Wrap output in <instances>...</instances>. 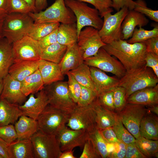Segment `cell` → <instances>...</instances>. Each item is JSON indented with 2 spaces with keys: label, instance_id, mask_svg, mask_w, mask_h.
I'll return each mask as SVG.
<instances>
[{
  "label": "cell",
  "instance_id": "obj_1",
  "mask_svg": "<svg viewBox=\"0 0 158 158\" xmlns=\"http://www.w3.org/2000/svg\"><path fill=\"white\" fill-rule=\"evenodd\" d=\"M102 47L118 59L127 72L145 64V58L147 52L144 42L130 44L125 40L120 39L107 44Z\"/></svg>",
  "mask_w": 158,
  "mask_h": 158
},
{
  "label": "cell",
  "instance_id": "obj_2",
  "mask_svg": "<svg viewBox=\"0 0 158 158\" xmlns=\"http://www.w3.org/2000/svg\"><path fill=\"white\" fill-rule=\"evenodd\" d=\"M158 77L150 67L144 66L127 72L121 78L118 86L124 88L126 97H128L134 92L146 87L156 86Z\"/></svg>",
  "mask_w": 158,
  "mask_h": 158
},
{
  "label": "cell",
  "instance_id": "obj_3",
  "mask_svg": "<svg viewBox=\"0 0 158 158\" xmlns=\"http://www.w3.org/2000/svg\"><path fill=\"white\" fill-rule=\"evenodd\" d=\"M34 23L33 20L28 14L8 13L3 24L2 37L12 44L27 35Z\"/></svg>",
  "mask_w": 158,
  "mask_h": 158
},
{
  "label": "cell",
  "instance_id": "obj_4",
  "mask_svg": "<svg viewBox=\"0 0 158 158\" xmlns=\"http://www.w3.org/2000/svg\"><path fill=\"white\" fill-rule=\"evenodd\" d=\"M64 1L75 17L78 37L80 31L85 27H92L99 30L101 28L103 20L96 9L78 0H64Z\"/></svg>",
  "mask_w": 158,
  "mask_h": 158
},
{
  "label": "cell",
  "instance_id": "obj_5",
  "mask_svg": "<svg viewBox=\"0 0 158 158\" xmlns=\"http://www.w3.org/2000/svg\"><path fill=\"white\" fill-rule=\"evenodd\" d=\"M28 14L35 23H59L69 24L76 22L75 16L66 6L64 0H56L45 10L36 13L31 12Z\"/></svg>",
  "mask_w": 158,
  "mask_h": 158
},
{
  "label": "cell",
  "instance_id": "obj_6",
  "mask_svg": "<svg viewBox=\"0 0 158 158\" xmlns=\"http://www.w3.org/2000/svg\"><path fill=\"white\" fill-rule=\"evenodd\" d=\"M68 115L48 104L37 120L39 130L46 134L56 135L66 126Z\"/></svg>",
  "mask_w": 158,
  "mask_h": 158
},
{
  "label": "cell",
  "instance_id": "obj_7",
  "mask_svg": "<svg viewBox=\"0 0 158 158\" xmlns=\"http://www.w3.org/2000/svg\"><path fill=\"white\" fill-rule=\"evenodd\" d=\"M44 87L49 104L69 115L77 104L71 98L67 82L60 81Z\"/></svg>",
  "mask_w": 158,
  "mask_h": 158
},
{
  "label": "cell",
  "instance_id": "obj_8",
  "mask_svg": "<svg viewBox=\"0 0 158 158\" xmlns=\"http://www.w3.org/2000/svg\"><path fill=\"white\" fill-rule=\"evenodd\" d=\"M129 10L125 7L114 14L109 13L104 16L103 25L99 33L105 44L122 39V24Z\"/></svg>",
  "mask_w": 158,
  "mask_h": 158
},
{
  "label": "cell",
  "instance_id": "obj_9",
  "mask_svg": "<svg viewBox=\"0 0 158 158\" xmlns=\"http://www.w3.org/2000/svg\"><path fill=\"white\" fill-rule=\"evenodd\" d=\"M30 139L34 158H59L62 152L55 135L46 134L38 130Z\"/></svg>",
  "mask_w": 158,
  "mask_h": 158
},
{
  "label": "cell",
  "instance_id": "obj_10",
  "mask_svg": "<svg viewBox=\"0 0 158 158\" xmlns=\"http://www.w3.org/2000/svg\"><path fill=\"white\" fill-rule=\"evenodd\" d=\"M94 102L85 106L77 105L68 115L67 126L71 129L84 130L89 133L93 131L97 128Z\"/></svg>",
  "mask_w": 158,
  "mask_h": 158
},
{
  "label": "cell",
  "instance_id": "obj_11",
  "mask_svg": "<svg viewBox=\"0 0 158 158\" xmlns=\"http://www.w3.org/2000/svg\"><path fill=\"white\" fill-rule=\"evenodd\" d=\"M83 63L89 66L96 67L114 74L119 79L122 78L126 72L121 62L113 57L102 47L95 55L85 59Z\"/></svg>",
  "mask_w": 158,
  "mask_h": 158
},
{
  "label": "cell",
  "instance_id": "obj_12",
  "mask_svg": "<svg viewBox=\"0 0 158 158\" xmlns=\"http://www.w3.org/2000/svg\"><path fill=\"white\" fill-rule=\"evenodd\" d=\"M148 111L144 105L127 103L118 113L124 126L135 139L140 136L139 133L140 122Z\"/></svg>",
  "mask_w": 158,
  "mask_h": 158
},
{
  "label": "cell",
  "instance_id": "obj_13",
  "mask_svg": "<svg viewBox=\"0 0 158 158\" xmlns=\"http://www.w3.org/2000/svg\"><path fill=\"white\" fill-rule=\"evenodd\" d=\"M77 44L84 59L95 55L99 50L106 44L102 41L99 30L91 26H86L80 32Z\"/></svg>",
  "mask_w": 158,
  "mask_h": 158
},
{
  "label": "cell",
  "instance_id": "obj_14",
  "mask_svg": "<svg viewBox=\"0 0 158 158\" xmlns=\"http://www.w3.org/2000/svg\"><path fill=\"white\" fill-rule=\"evenodd\" d=\"M14 61H38L41 49L37 41L26 35L12 44Z\"/></svg>",
  "mask_w": 158,
  "mask_h": 158
},
{
  "label": "cell",
  "instance_id": "obj_15",
  "mask_svg": "<svg viewBox=\"0 0 158 158\" xmlns=\"http://www.w3.org/2000/svg\"><path fill=\"white\" fill-rule=\"evenodd\" d=\"M61 151H72L77 147H82L89 138V133L84 130L68 128L66 126L56 135Z\"/></svg>",
  "mask_w": 158,
  "mask_h": 158
},
{
  "label": "cell",
  "instance_id": "obj_16",
  "mask_svg": "<svg viewBox=\"0 0 158 158\" xmlns=\"http://www.w3.org/2000/svg\"><path fill=\"white\" fill-rule=\"evenodd\" d=\"M49 103L47 92L44 88L37 93L36 97L33 94L30 95L28 99L19 107L22 115L37 120Z\"/></svg>",
  "mask_w": 158,
  "mask_h": 158
},
{
  "label": "cell",
  "instance_id": "obj_17",
  "mask_svg": "<svg viewBox=\"0 0 158 158\" xmlns=\"http://www.w3.org/2000/svg\"><path fill=\"white\" fill-rule=\"evenodd\" d=\"M21 82L13 78L8 73L3 79V89L0 99L20 106L26 101L27 97L21 90Z\"/></svg>",
  "mask_w": 158,
  "mask_h": 158
},
{
  "label": "cell",
  "instance_id": "obj_18",
  "mask_svg": "<svg viewBox=\"0 0 158 158\" xmlns=\"http://www.w3.org/2000/svg\"><path fill=\"white\" fill-rule=\"evenodd\" d=\"M83 62L82 53L76 43L67 47L65 53L59 64L61 72L64 75L70 71L78 67Z\"/></svg>",
  "mask_w": 158,
  "mask_h": 158
},
{
  "label": "cell",
  "instance_id": "obj_19",
  "mask_svg": "<svg viewBox=\"0 0 158 158\" xmlns=\"http://www.w3.org/2000/svg\"><path fill=\"white\" fill-rule=\"evenodd\" d=\"M148 20L143 14L134 9L129 10L122 24V39L130 38L137 26L142 27L147 25Z\"/></svg>",
  "mask_w": 158,
  "mask_h": 158
},
{
  "label": "cell",
  "instance_id": "obj_20",
  "mask_svg": "<svg viewBox=\"0 0 158 158\" xmlns=\"http://www.w3.org/2000/svg\"><path fill=\"white\" fill-rule=\"evenodd\" d=\"M38 70L41 75L44 86L62 81L64 78L59 63L40 59L38 61Z\"/></svg>",
  "mask_w": 158,
  "mask_h": 158
},
{
  "label": "cell",
  "instance_id": "obj_21",
  "mask_svg": "<svg viewBox=\"0 0 158 158\" xmlns=\"http://www.w3.org/2000/svg\"><path fill=\"white\" fill-rule=\"evenodd\" d=\"M127 103L144 105L145 106L158 104V84L156 86L138 90L126 99Z\"/></svg>",
  "mask_w": 158,
  "mask_h": 158
},
{
  "label": "cell",
  "instance_id": "obj_22",
  "mask_svg": "<svg viewBox=\"0 0 158 158\" xmlns=\"http://www.w3.org/2000/svg\"><path fill=\"white\" fill-rule=\"evenodd\" d=\"M38 61H14L8 73L15 79L22 82L38 69Z\"/></svg>",
  "mask_w": 158,
  "mask_h": 158
},
{
  "label": "cell",
  "instance_id": "obj_23",
  "mask_svg": "<svg viewBox=\"0 0 158 158\" xmlns=\"http://www.w3.org/2000/svg\"><path fill=\"white\" fill-rule=\"evenodd\" d=\"M97 98L94 102L97 128L101 130L113 127L115 123L118 113L102 105Z\"/></svg>",
  "mask_w": 158,
  "mask_h": 158
},
{
  "label": "cell",
  "instance_id": "obj_24",
  "mask_svg": "<svg viewBox=\"0 0 158 158\" xmlns=\"http://www.w3.org/2000/svg\"><path fill=\"white\" fill-rule=\"evenodd\" d=\"M91 75L99 93L111 90L118 85L119 79L109 76L102 71L96 67H90Z\"/></svg>",
  "mask_w": 158,
  "mask_h": 158
},
{
  "label": "cell",
  "instance_id": "obj_25",
  "mask_svg": "<svg viewBox=\"0 0 158 158\" xmlns=\"http://www.w3.org/2000/svg\"><path fill=\"white\" fill-rule=\"evenodd\" d=\"M139 133L140 136L147 139L158 140V116L148 111L141 120Z\"/></svg>",
  "mask_w": 158,
  "mask_h": 158
},
{
  "label": "cell",
  "instance_id": "obj_26",
  "mask_svg": "<svg viewBox=\"0 0 158 158\" xmlns=\"http://www.w3.org/2000/svg\"><path fill=\"white\" fill-rule=\"evenodd\" d=\"M14 124L18 140L30 139L39 130L37 120L23 115Z\"/></svg>",
  "mask_w": 158,
  "mask_h": 158
},
{
  "label": "cell",
  "instance_id": "obj_27",
  "mask_svg": "<svg viewBox=\"0 0 158 158\" xmlns=\"http://www.w3.org/2000/svg\"><path fill=\"white\" fill-rule=\"evenodd\" d=\"M22 115L19 106L0 99V126L14 124Z\"/></svg>",
  "mask_w": 158,
  "mask_h": 158
},
{
  "label": "cell",
  "instance_id": "obj_28",
  "mask_svg": "<svg viewBox=\"0 0 158 158\" xmlns=\"http://www.w3.org/2000/svg\"><path fill=\"white\" fill-rule=\"evenodd\" d=\"M13 61L12 44L6 38H2L0 40V80L8 74Z\"/></svg>",
  "mask_w": 158,
  "mask_h": 158
},
{
  "label": "cell",
  "instance_id": "obj_29",
  "mask_svg": "<svg viewBox=\"0 0 158 158\" xmlns=\"http://www.w3.org/2000/svg\"><path fill=\"white\" fill-rule=\"evenodd\" d=\"M57 42L66 47L77 43L78 35L76 23H62L59 25L57 33Z\"/></svg>",
  "mask_w": 158,
  "mask_h": 158
},
{
  "label": "cell",
  "instance_id": "obj_30",
  "mask_svg": "<svg viewBox=\"0 0 158 158\" xmlns=\"http://www.w3.org/2000/svg\"><path fill=\"white\" fill-rule=\"evenodd\" d=\"M44 87L38 69L21 82V90L27 97L31 94L37 93L43 89Z\"/></svg>",
  "mask_w": 158,
  "mask_h": 158
},
{
  "label": "cell",
  "instance_id": "obj_31",
  "mask_svg": "<svg viewBox=\"0 0 158 158\" xmlns=\"http://www.w3.org/2000/svg\"><path fill=\"white\" fill-rule=\"evenodd\" d=\"M69 72L81 85L98 93L92 78L89 66L83 63L76 68L70 71Z\"/></svg>",
  "mask_w": 158,
  "mask_h": 158
},
{
  "label": "cell",
  "instance_id": "obj_32",
  "mask_svg": "<svg viewBox=\"0 0 158 158\" xmlns=\"http://www.w3.org/2000/svg\"><path fill=\"white\" fill-rule=\"evenodd\" d=\"M13 158H34L32 144L30 139H17L10 144Z\"/></svg>",
  "mask_w": 158,
  "mask_h": 158
},
{
  "label": "cell",
  "instance_id": "obj_33",
  "mask_svg": "<svg viewBox=\"0 0 158 158\" xmlns=\"http://www.w3.org/2000/svg\"><path fill=\"white\" fill-rule=\"evenodd\" d=\"M67 49V47L57 42L41 50L40 59L56 63H59Z\"/></svg>",
  "mask_w": 158,
  "mask_h": 158
},
{
  "label": "cell",
  "instance_id": "obj_34",
  "mask_svg": "<svg viewBox=\"0 0 158 158\" xmlns=\"http://www.w3.org/2000/svg\"><path fill=\"white\" fill-rule=\"evenodd\" d=\"M59 23H43L33 24L27 35L38 41L58 28Z\"/></svg>",
  "mask_w": 158,
  "mask_h": 158
},
{
  "label": "cell",
  "instance_id": "obj_35",
  "mask_svg": "<svg viewBox=\"0 0 158 158\" xmlns=\"http://www.w3.org/2000/svg\"><path fill=\"white\" fill-rule=\"evenodd\" d=\"M135 144L146 158L153 157H157L158 140L148 139L140 136L135 139Z\"/></svg>",
  "mask_w": 158,
  "mask_h": 158
},
{
  "label": "cell",
  "instance_id": "obj_36",
  "mask_svg": "<svg viewBox=\"0 0 158 158\" xmlns=\"http://www.w3.org/2000/svg\"><path fill=\"white\" fill-rule=\"evenodd\" d=\"M158 36V26L156 25L152 30H147L139 27L135 29L131 37L127 41L129 43L144 42L147 40Z\"/></svg>",
  "mask_w": 158,
  "mask_h": 158
},
{
  "label": "cell",
  "instance_id": "obj_37",
  "mask_svg": "<svg viewBox=\"0 0 158 158\" xmlns=\"http://www.w3.org/2000/svg\"><path fill=\"white\" fill-rule=\"evenodd\" d=\"M89 138L100 155L101 158H108L107 150V142L102 136L99 129L96 128L89 133Z\"/></svg>",
  "mask_w": 158,
  "mask_h": 158
},
{
  "label": "cell",
  "instance_id": "obj_38",
  "mask_svg": "<svg viewBox=\"0 0 158 158\" xmlns=\"http://www.w3.org/2000/svg\"><path fill=\"white\" fill-rule=\"evenodd\" d=\"M113 128L119 140L127 145L135 143V138L124 126L118 114Z\"/></svg>",
  "mask_w": 158,
  "mask_h": 158
},
{
  "label": "cell",
  "instance_id": "obj_39",
  "mask_svg": "<svg viewBox=\"0 0 158 158\" xmlns=\"http://www.w3.org/2000/svg\"><path fill=\"white\" fill-rule=\"evenodd\" d=\"M7 9L8 13L33 12L32 8L24 0H7Z\"/></svg>",
  "mask_w": 158,
  "mask_h": 158
},
{
  "label": "cell",
  "instance_id": "obj_40",
  "mask_svg": "<svg viewBox=\"0 0 158 158\" xmlns=\"http://www.w3.org/2000/svg\"><path fill=\"white\" fill-rule=\"evenodd\" d=\"M111 90L113 92L115 111L118 113L127 104L125 90L123 87L118 86Z\"/></svg>",
  "mask_w": 158,
  "mask_h": 158
},
{
  "label": "cell",
  "instance_id": "obj_41",
  "mask_svg": "<svg viewBox=\"0 0 158 158\" xmlns=\"http://www.w3.org/2000/svg\"><path fill=\"white\" fill-rule=\"evenodd\" d=\"M80 1L89 3L93 5L99 12L102 18L106 14L112 13V0H78Z\"/></svg>",
  "mask_w": 158,
  "mask_h": 158
},
{
  "label": "cell",
  "instance_id": "obj_42",
  "mask_svg": "<svg viewBox=\"0 0 158 158\" xmlns=\"http://www.w3.org/2000/svg\"><path fill=\"white\" fill-rule=\"evenodd\" d=\"M81 86L80 94L77 104L79 106L83 107L92 103L97 98L98 93L85 87Z\"/></svg>",
  "mask_w": 158,
  "mask_h": 158
},
{
  "label": "cell",
  "instance_id": "obj_43",
  "mask_svg": "<svg viewBox=\"0 0 158 158\" xmlns=\"http://www.w3.org/2000/svg\"><path fill=\"white\" fill-rule=\"evenodd\" d=\"M134 10L147 16L151 20L158 22V11L154 10L147 6L144 0H137Z\"/></svg>",
  "mask_w": 158,
  "mask_h": 158
},
{
  "label": "cell",
  "instance_id": "obj_44",
  "mask_svg": "<svg viewBox=\"0 0 158 158\" xmlns=\"http://www.w3.org/2000/svg\"><path fill=\"white\" fill-rule=\"evenodd\" d=\"M66 75L68 76V78L67 83L70 96L73 101L77 104L80 94L81 85L69 72L67 73Z\"/></svg>",
  "mask_w": 158,
  "mask_h": 158
},
{
  "label": "cell",
  "instance_id": "obj_45",
  "mask_svg": "<svg viewBox=\"0 0 158 158\" xmlns=\"http://www.w3.org/2000/svg\"><path fill=\"white\" fill-rule=\"evenodd\" d=\"M97 98L98 102L102 105L115 112L113 92L111 90L99 93Z\"/></svg>",
  "mask_w": 158,
  "mask_h": 158
},
{
  "label": "cell",
  "instance_id": "obj_46",
  "mask_svg": "<svg viewBox=\"0 0 158 158\" xmlns=\"http://www.w3.org/2000/svg\"><path fill=\"white\" fill-rule=\"evenodd\" d=\"M0 138L10 144L17 139L14 125L10 124L0 126Z\"/></svg>",
  "mask_w": 158,
  "mask_h": 158
},
{
  "label": "cell",
  "instance_id": "obj_47",
  "mask_svg": "<svg viewBox=\"0 0 158 158\" xmlns=\"http://www.w3.org/2000/svg\"><path fill=\"white\" fill-rule=\"evenodd\" d=\"M80 158H99L101 157L91 140L89 138L83 146V149Z\"/></svg>",
  "mask_w": 158,
  "mask_h": 158
},
{
  "label": "cell",
  "instance_id": "obj_48",
  "mask_svg": "<svg viewBox=\"0 0 158 158\" xmlns=\"http://www.w3.org/2000/svg\"><path fill=\"white\" fill-rule=\"evenodd\" d=\"M145 66L150 68L158 77V55L151 52H147L145 58Z\"/></svg>",
  "mask_w": 158,
  "mask_h": 158
},
{
  "label": "cell",
  "instance_id": "obj_49",
  "mask_svg": "<svg viewBox=\"0 0 158 158\" xmlns=\"http://www.w3.org/2000/svg\"><path fill=\"white\" fill-rule=\"evenodd\" d=\"M57 29L37 41L38 44L41 49L57 42Z\"/></svg>",
  "mask_w": 158,
  "mask_h": 158
},
{
  "label": "cell",
  "instance_id": "obj_50",
  "mask_svg": "<svg viewBox=\"0 0 158 158\" xmlns=\"http://www.w3.org/2000/svg\"><path fill=\"white\" fill-rule=\"evenodd\" d=\"M127 145L120 140L114 143V150L109 158H125L126 151Z\"/></svg>",
  "mask_w": 158,
  "mask_h": 158
},
{
  "label": "cell",
  "instance_id": "obj_51",
  "mask_svg": "<svg viewBox=\"0 0 158 158\" xmlns=\"http://www.w3.org/2000/svg\"><path fill=\"white\" fill-rule=\"evenodd\" d=\"M99 130L103 137L107 142L114 143L119 141L113 127H108Z\"/></svg>",
  "mask_w": 158,
  "mask_h": 158
},
{
  "label": "cell",
  "instance_id": "obj_52",
  "mask_svg": "<svg viewBox=\"0 0 158 158\" xmlns=\"http://www.w3.org/2000/svg\"><path fill=\"white\" fill-rule=\"evenodd\" d=\"M112 8L118 11L124 7H127L129 10L134 9L135 1L133 0H112Z\"/></svg>",
  "mask_w": 158,
  "mask_h": 158
},
{
  "label": "cell",
  "instance_id": "obj_53",
  "mask_svg": "<svg viewBox=\"0 0 158 158\" xmlns=\"http://www.w3.org/2000/svg\"><path fill=\"white\" fill-rule=\"evenodd\" d=\"M125 158H146L139 150L135 143L127 145Z\"/></svg>",
  "mask_w": 158,
  "mask_h": 158
},
{
  "label": "cell",
  "instance_id": "obj_54",
  "mask_svg": "<svg viewBox=\"0 0 158 158\" xmlns=\"http://www.w3.org/2000/svg\"><path fill=\"white\" fill-rule=\"evenodd\" d=\"M147 52H151L158 55V36L150 38L144 42Z\"/></svg>",
  "mask_w": 158,
  "mask_h": 158
},
{
  "label": "cell",
  "instance_id": "obj_55",
  "mask_svg": "<svg viewBox=\"0 0 158 158\" xmlns=\"http://www.w3.org/2000/svg\"><path fill=\"white\" fill-rule=\"evenodd\" d=\"M0 154L3 158H13L10 144L0 138Z\"/></svg>",
  "mask_w": 158,
  "mask_h": 158
},
{
  "label": "cell",
  "instance_id": "obj_56",
  "mask_svg": "<svg viewBox=\"0 0 158 158\" xmlns=\"http://www.w3.org/2000/svg\"><path fill=\"white\" fill-rule=\"evenodd\" d=\"M47 0H35V6L37 12L42 11L47 6Z\"/></svg>",
  "mask_w": 158,
  "mask_h": 158
},
{
  "label": "cell",
  "instance_id": "obj_57",
  "mask_svg": "<svg viewBox=\"0 0 158 158\" xmlns=\"http://www.w3.org/2000/svg\"><path fill=\"white\" fill-rule=\"evenodd\" d=\"M7 0H0V14H8L7 9Z\"/></svg>",
  "mask_w": 158,
  "mask_h": 158
},
{
  "label": "cell",
  "instance_id": "obj_58",
  "mask_svg": "<svg viewBox=\"0 0 158 158\" xmlns=\"http://www.w3.org/2000/svg\"><path fill=\"white\" fill-rule=\"evenodd\" d=\"M72 151H67L62 152L59 158H75Z\"/></svg>",
  "mask_w": 158,
  "mask_h": 158
},
{
  "label": "cell",
  "instance_id": "obj_59",
  "mask_svg": "<svg viewBox=\"0 0 158 158\" xmlns=\"http://www.w3.org/2000/svg\"><path fill=\"white\" fill-rule=\"evenodd\" d=\"M146 107L149 111L158 115V104Z\"/></svg>",
  "mask_w": 158,
  "mask_h": 158
},
{
  "label": "cell",
  "instance_id": "obj_60",
  "mask_svg": "<svg viewBox=\"0 0 158 158\" xmlns=\"http://www.w3.org/2000/svg\"><path fill=\"white\" fill-rule=\"evenodd\" d=\"M32 8L34 13L37 12L35 6V0H24Z\"/></svg>",
  "mask_w": 158,
  "mask_h": 158
},
{
  "label": "cell",
  "instance_id": "obj_61",
  "mask_svg": "<svg viewBox=\"0 0 158 158\" xmlns=\"http://www.w3.org/2000/svg\"><path fill=\"white\" fill-rule=\"evenodd\" d=\"M6 15L0 14V40L2 38V29L3 24Z\"/></svg>",
  "mask_w": 158,
  "mask_h": 158
},
{
  "label": "cell",
  "instance_id": "obj_62",
  "mask_svg": "<svg viewBox=\"0 0 158 158\" xmlns=\"http://www.w3.org/2000/svg\"><path fill=\"white\" fill-rule=\"evenodd\" d=\"M3 89V79L0 80V96Z\"/></svg>",
  "mask_w": 158,
  "mask_h": 158
},
{
  "label": "cell",
  "instance_id": "obj_63",
  "mask_svg": "<svg viewBox=\"0 0 158 158\" xmlns=\"http://www.w3.org/2000/svg\"><path fill=\"white\" fill-rule=\"evenodd\" d=\"M0 158H3L2 156L0 154Z\"/></svg>",
  "mask_w": 158,
  "mask_h": 158
}]
</instances>
